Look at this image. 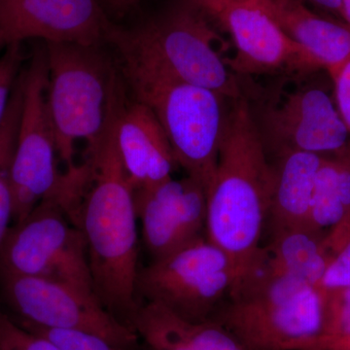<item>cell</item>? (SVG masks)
<instances>
[{"mask_svg":"<svg viewBox=\"0 0 350 350\" xmlns=\"http://www.w3.org/2000/svg\"><path fill=\"white\" fill-rule=\"evenodd\" d=\"M248 107L268 157L293 151L328 157L349 148V133L335 101L319 85H297Z\"/></svg>","mask_w":350,"mask_h":350,"instance_id":"11","label":"cell"},{"mask_svg":"<svg viewBox=\"0 0 350 350\" xmlns=\"http://www.w3.org/2000/svg\"><path fill=\"white\" fill-rule=\"evenodd\" d=\"M342 4L344 22L347 23L350 27V0H342Z\"/></svg>","mask_w":350,"mask_h":350,"instance_id":"31","label":"cell"},{"mask_svg":"<svg viewBox=\"0 0 350 350\" xmlns=\"http://www.w3.org/2000/svg\"><path fill=\"white\" fill-rule=\"evenodd\" d=\"M306 1L310 2L313 5L319 7L344 21L342 0H306Z\"/></svg>","mask_w":350,"mask_h":350,"instance_id":"29","label":"cell"},{"mask_svg":"<svg viewBox=\"0 0 350 350\" xmlns=\"http://www.w3.org/2000/svg\"><path fill=\"white\" fill-rule=\"evenodd\" d=\"M17 322L27 330L49 338L62 350H123L110 344L105 338L92 335V334L43 328V327L31 325L24 322Z\"/></svg>","mask_w":350,"mask_h":350,"instance_id":"24","label":"cell"},{"mask_svg":"<svg viewBox=\"0 0 350 350\" xmlns=\"http://www.w3.org/2000/svg\"><path fill=\"white\" fill-rule=\"evenodd\" d=\"M110 10L117 15H124L126 11L130 10L129 0H105Z\"/></svg>","mask_w":350,"mask_h":350,"instance_id":"30","label":"cell"},{"mask_svg":"<svg viewBox=\"0 0 350 350\" xmlns=\"http://www.w3.org/2000/svg\"><path fill=\"white\" fill-rule=\"evenodd\" d=\"M345 218L338 186L337 160L335 156L325 157L315 180L308 227L324 232L340 224Z\"/></svg>","mask_w":350,"mask_h":350,"instance_id":"21","label":"cell"},{"mask_svg":"<svg viewBox=\"0 0 350 350\" xmlns=\"http://www.w3.org/2000/svg\"><path fill=\"white\" fill-rule=\"evenodd\" d=\"M116 142L133 191L154 187L172 178L177 163L169 139L144 103L135 100L126 103L117 121Z\"/></svg>","mask_w":350,"mask_h":350,"instance_id":"15","label":"cell"},{"mask_svg":"<svg viewBox=\"0 0 350 350\" xmlns=\"http://www.w3.org/2000/svg\"><path fill=\"white\" fill-rule=\"evenodd\" d=\"M22 79V108L11 170L13 224L24 220L46 200L62 204L72 199L80 185L77 169H57L56 139L47 107L48 66L45 45L32 53Z\"/></svg>","mask_w":350,"mask_h":350,"instance_id":"7","label":"cell"},{"mask_svg":"<svg viewBox=\"0 0 350 350\" xmlns=\"http://www.w3.org/2000/svg\"><path fill=\"white\" fill-rule=\"evenodd\" d=\"M261 256L234 283L211 320L245 350H310L323 335L321 291Z\"/></svg>","mask_w":350,"mask_h":350,"instance_id":"5","label":"cell"},{"mask_svg":"<svg viewBox=\"0 0 350 350\" xmlns=\"http://www.w3.org/2000/svg\"><path fill=\"white\" fill-rule=\"evenodd\" d=\"M330 261L319 286L321 291L350 287V220H345L326 234Z\"/></svg>","mask_w":350,"mask_h":350,"instance_id":"22","label":"cell"},{"mask_svg":"<svg viewBox=\"0 0 350 350\" xmlns=\"http://www.w3.org/2000/svg\"><path fill=\"white\" fill-rule=\"evenodd\" d=\"M44 43V42H43ZM48 66L47 107L59 158L75 169L76 142L94 148L126 103V83L107 45L44 43Z\"/></svg>","mask_w":350,"mask_h":350,"instance_id":"3","label":"cell"},{"mask_svg":"<svg viewBox=\"0 0 350 350\" xmlns=\"http://www.w3.org/2000/svg\"><path fill=\"white\" fill-rule=\"evenodd\" d=\"M119 64L133 100L150 108L158 119L175 162L207 191L217 169L229 98L207 88Z\"/></svg>","mask_w":350,"mask_h":350,"instance_id":"6","label":"cell"},{"mask_svg":"<svg viewBox=\"0 0 350 350\" xmlns=\"http://www.w3.org/2000/svg\"><path fill=\"white\" fill-rule=\"evenodd\" d=\"M206 15L231 36L236 52L226 62L234 73L298 78L320 70L256 0H220Z\"/></svg>","mask_w":350,"mask_h":350,"instance_id":"12","label":"cell"},{"mask_svg":"<svg viewBox=\"0 0 350 350\" xmlns=\"http://www.w3.org/2000/svg\"><path fill=\"white\" fill-rule=\"evenodd\" d=\"M117 121L98 146L86 150L89 176L69 217L84 237L96 298L133 329L139 306L137 214L117 145Z\"/></svg>","mask_w":350,"mask_h":350,"instance_id":"1","label":"cell"},{"mask_svg":"<svg viewBox=\"0 0 350 350\" xmlns=\"http://www.w3.org/2000/svg\"><path fill=\"white\" fill-rule=\"evenodd\" d=\"M131 326L150 350H245L217 322L191 321L156 303L140 301Z\"/></svg>","mask_w":350,"mask_h":350,"instance_id":"18","label":"cell"},{"mask_svg":"<svg viewBox=\"0 0 350 350\" xmlns=\"http://www.w3.org/2000/svg\"><path fill=\"white\" fill-rule=\"evenodd\" d=\"M209 20L190 0H176L131 27L115 25L107 45L120 64L238 100L241 88L217 50L222 39Z\"/></svg>","mask_w":350,"mask_h":350,"instance_id":"4","label":"cell"},{"mask_svg":"<svg viewBox=\"0 0 350 350\" xmlns=\"http://www.w3.org/2000/svg\"><path fill=\"white\" fill-rule=\"evenodd\" d=\"M22 108L21 73L11 96L10 103L0 125V250L10 231L14 218V198L11 170L16 137Z\"/></svg>","mask_w":350,"mask_h":350,"instance_id":"20","label":"cell"},{"mask_svg":"<svg viewBox=\"0 0 350 350\" xmlns=\"http://www.w3.org/2000/svg\"><path fill=\"white\" fill-rule=\"evenodd\" d=\"M114 23L98 0H0V47L29 39L107 45Z\"/></svg>","mask_w":350,"mask_h":350,"instance_id":"13","label":"cell"},{"mask_svg":"<svg viewBox=\"0 0 350 350\" xmlns=\"http://www.w3.org/2000/svg\"><path fill=\"white\" fill-rule=\"evenodd\" d=\"M325 157L286 152L271 163L269 218L271 234L308 227L315 180Z\"/></svg>","mask_w":350,"mask_h":350,"instance_id":"17","label":"cell"},{"mask_svg":"<svg viewBox=\"0 0 350 350\" xmlns=\"http://www.w3.org/2000/svg\"><path fill=\"white\" fill-rule=\"evenodd\" d=\"M0 350H62L49 338L27 330L0 310Z\"/></svg>","mask_w":350,"mask_h":350,"instance_id":"23","label":"cell"},{"mask_svg":"<svg viewBox=\"0 0 350 350\" xmlns=\"http://www.w3.org/2000/svg\"><path fill=\"white\" fill-rule=\"evenodd\" d=\"M0 275L43 278L94 292L84 237L56 200H44L11 227L0 250Z\"/></svg>","mask_w":350,"mask_h":350,"instance_id":"9","label":"cell"},{"mask_svg":"<svg viewBox=\"0 0 350 350\" xmlns=\"http://www.w3.org/2000/svg\"><path fill=\"white\" fill-rule=\"evenodd\" d=\"M142 239L153 260L167 256L202 237L206 224V190L190 176L170 178L133 191Z\"/></svg>","mask_w":350,"mask_h":350,"instance_id":"14","label":"cell"},{"mask_svg":"<svg viewBox=\"0 0 350 350\" xmlns=\"http://www.w3.org/2000/svg\"><path fill=\"white\" fill-rule=\"evenodd\" d=\"M206 197L207 241L229 257L237 282L261 252L271 200V163L243 96L230 109Z\"/></svg>","mask_w":350,"mask_h":350,"instance_id":"2","label":"cell"},{"mask_svg":"<svg viewBox=\"0 0 350 350\" xmlns=\"http://www.w3.org/2000/svg\"><path fill=\"white\" fill-rule=\"evenodd\" d=\"M229 257L200 238L139 269L137 298L195 322L208 321L236 282Z\"/></svg>","mask_w":350,"mask_h":350,"instance_id":"8","label":"cell"},{"mask_svg":"<svg viewBox=\"0 0 350 350\" xmlns=\"http://www.w3.org/2000/svg\"><path fill=\"white\" fill-rule=\"evenodd\" d=\"M310 350H350V333L344 335H321Z\"/></svg>","mask_w":350,"mask_h":350,"instance_id":"28","label":"cell"},{"mask_svg":"<svg viewBox=\"0 0 350 350\" xmlns=\"http://www.w3.org/2000/svg\"><path fill=\"white\" fill-rule=\"evenodd\" d=\"M0 292L17 321L92 334L118 349L140 350L137 332L120 321L89 290L43 278L0 275Z\"/></svg>","mask_w":350,"mask_h":350,"instance_id":"10","label":"cell"},{"mask_svg":"<svg viewBox=\"0 0 350 350\" xmlns=\"http://www.w3.org/2000/svg\"><path fill=\"white\" fill-rule=\"evenodd\" d=\"M325 238L324 232L308 227L275 232L261 254L273 268L317 287L331 259Z\"/></svg>","mask_w":350,"mask_h":350,"instance_id":"19","label":"cell"},{"mask_svg":"<svg viewBox=\"0 0 350 350\" xmlns=\"http://www.w3.org/2000/svg\"><path fill=\"white\" fill-rule=\"evenodd\" d=\"M290 39L329 75L350 57V27L313 12L303 0H256Z\"/></svg>","mask_w":350,"mask_h":350,"instance_id":"16","label":"cell"},{"mask_svg":"<svg viewBox=\"0 0 350 350\" xmlns=\"http://www.w3.org/2000/svg\"><path fill=\"white\" fill-rule=\"evenodd\" d=\"M321 293L323 297V335L349 334L350 287L321 291Z\"/></svg>","mask_w":350,"mask_h":350,"instance_id":"25","label":"cell"},{"mask_svg":"<svg viewBox=\"0 0 350 350\" xmlns=\"http://www.w3.org/2000/svg\"><path fill=\"white\" fill-rule=\"evenodd\" d=\"M22 64L21 45L6 48L5 53L0 59V125L5 116Z\"/></svg>","mask_w":350,"mask_h":350,"instance_id":"26","label":"cell"},{"mask_svg":"<svg viewBox=\"0 0 350 350\" xmlns=\"http://www.w3.org/2000/svg\"><path fill=\"white\" fill-rule=\"evenodd\" d=\"M330 77L336 107L350 135V57L331 73Z\"/></svg>","mask_w":350,"mask_h":350,"instance_id":"27","label":"cell"}]
</instances>
